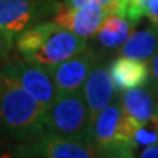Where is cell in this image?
Here are the masks:
<instances>
[{
    "label": "cell",
    "mask_w": 158,
    "mask_h": 158,
    "mask_svg": "<svg viewBox=\"0 0 158 158\" xmlns=\"http://www.w3.org/2000/svg\"><path fill=\"white\" fill-rule=\"evenodd\" d=\"M46 132L41 106L15 79L0 71V138L23 144Z\"/></svg>",
    "instance_id": "cell-1"
},
{
    "label": "cell",
    "mask_w": 158,
    "mask_h": 158,
    "mask_svg": "<svg viewBox=\"0 0 158 158\" xmlns=\"http://www.w3.org/2000/svg\"><path fill=\"white\" fill-rule=\"evenodd\" d=\"M44 123L54 135L91 145L92 118L82 90L57 92L44 111Z\"/></svg>",
    "instance_id": "cell-2"
},
{
    "label": "cell",
    "mask_w": 158,
    "mask_h": 158,
    "mask_svg": "<svg viewBox=\"0 0 158 158\" xmlns=\"http://www.w3.org/2000/svg\"><path fill=\"white\" fill-rule=\"evenodd\" d=\"M61 7L56 0H0V28L16 40L25 29L56 16Z\"/></svg>",
    "instance_id": "cell-3"
},
{
    "label": "cell",
    "mask_w": 158,
    "mask_h": 158,
    "mask_svg": "<svg viewBox=\"0 0 158 158\" xmlns=\"http://www.w3.org/2000/svg\"><path fill=\"white\" fill-rule=\"evenodd\" d=\"M121 92H116L112 102L92 120L91 145L100 157H133L135 146L116 141L118 121L121 117Z\"/></svg>",
    "instance_id": "cell-4"
},
{
    "label": "cell",
    "mask_w": 158,
    "mask_h": 158,
    "mask_svg": "<svg viewBox=\"0 0 158 158\" xmlns=\"http://www.w3.org/2000/svg\"><path fill=\"white\" fill-rule=\"evenodd\" d=\"M0 71L15 79L44 111L57 95V88L50 71L37 63L27 61L25 58L6 59V62L0 66Z\"/></svg>",
    "instance_id": "cell-5"
},
{
    "label": "cell",
    "mask_w": 158,
    "mask_h": 158,
    "mask_svg": "<svg viewBox=\"0 0 158 158\" xmlns=\"http://www.w3.org/2000/svg\"><path fill=\"white\" fill-rule=\"evenodd\" d=\"M87 46L88 40L59 25L37 50L23 58L52 71L63 61L86 50Z\"/></svg>",
    "instance_id": "cell-6"
},
{
    "label": "cell",
    "mask_w": 158,
    "mask_h": 158,
    "mask_svg": "<svg viewBox=\"0 0 158 158\" xmlns=\"http://www.w3.org/2000/svg\"><path fill=\"white\" fill-rule=\"evenodd\" d=\"M20 157H48V158H92L100 157L90 144L61 137L52 132L34 141L23 142L16 149Z\"/></svg>",
    "instance_id": "cell-7"
},
{
    "label": "cell",
    "mask_w": 158,
    "mask_h": 158,
    "mask_svg": "<svg viewBox=\"0 0 158 158\" xmlns=\"http://www.w3.org/2000/svg\"><path fill=\"white\" fill-rule=\"evenodd\" d=\"M110 7L88 4L83 7H61L54 16L58 25L74 32L78 36L90 40L103 25L104 20L112 15Z\"/></svg>",
    "instance_id": "cell-8"
},
{
    "label": "cell",
    "mask_w": 158,
    "mask_h": 158,
    "mask_svg": "<svg viewBox=\"0 0 158 158\" xmlns=\"http://www.w3.org/2000/svg\"><path fill=\"white\" fill-rule=\"evenodd\" d=\"M106 59L107 58L98 57L82 87L92 120L103 108L110 104L116 95L110 74V63Z\"/></svg>",
    "instance_id": "cell-9"
},
{
    "label": "cell",
    "mask_w": 158,
    "mask_h": 158,
    "mask_svg": "<svg viewBox=\"0 0 158 158\" xmlns=\"http://www.w3.org/2000/svg\"><path fill=\"white\" fill-rule=\"evenodd\" d=\"M98 56L87 46L86 50L63 61L50 71L57 92L82 90L88 73L95 65Z\"/></svg>",
    "instance_id": "cell-10"
},
{
    "label": "cell",
    "mask_w": 158,
    "mask_h": 158,
    "mask_svg": "<svg viewBox=\"0 0 158 158\" xmlns=\"http://www.w3.org/2000/svg\"><path fill=\"white\" fill-rule=\"evenodd\" d=\"M133 28L135 25L125 16L112 13L104 20L95 36L90 38L92 44L88 48L102 58L116 56L123 44L133 33Z\"/></svg>",
    "instance_id": "cell-11"
},
{
    "label": "cell",
    "mask_w": 158,
    "mask_h": 158,
    "mask_svg": "<svg viewBox=\"0 0 158 158\" xmlns=\"http://www.w3.org/2000/svg\"><path fill=\"white\" fill-rule=\"evenodd\" d=\"M110 74L116 92H124L135 87L145 86L149 78V69L145 61L116 56L110 63Z\"/></svg>",
    "instance_id": "cell-12"
},
{
    "label": "cell",
    "mask_w": 158,
    "mask_h": 158,
    "mask_svg": "<svg viewBox=\"0 0 158 158\" xmlns=\"http://www.w3.org/2000/svg\"><path fill=\"white\" fill-rule=\"evenodd\" d=\"M123 112L142 125L158 113V94L150 86L135 87L121 92Z\"/></svg>",
    "instance_id": "cell-13"
},
{
    "label": "cell",
    "mask_w": 158,
    "mask_h": 158,
    "mask_svg": "<svg viewBox=\"0 0 158 158\" xmlns=\"http://www.w3.org/2000/svg\"><path fill=\"white\" fill-rule=\"evenodd\" d=\"M158 50V25L141 29L132 33L123 44L116 56H124L148 62Z\"/></svg>",
    "instance_id": "cell-14"
},
{
    "label": "cell",
    "mask_w": 158,
    "mask_h": 158,
    "mask_svg": "<svg viewBox=\"0 0 158 158\" xmlns=\"http://www.w3.org/2000/svg\"><path fill=\"white\" fill-rule=\"evenodd\" d=\"M59 25L56 21H42L40 24H36L31 28L25 29L16 37L17 52L21 54V57H27L28 54L33 53L34 50L42 45V42L56 31Z\"/></svg>",
    "instance_id": "cell-15"
},
{
    "label": "cell",
    "mask_w": 158,
    "mask_h": 158,
    "mask_svg": "<svg viewBox=\"0 0 158 158\" xmlns=\"http://www.w3.org/2000/svg\"><path fill=\"white\" fill-rule=\"evenodd\" d=\"M133 144L135 148L158 145V113L136 131L133 136Z\"/></svg>",
    "instance_id": "cell-16"
},
{
    "label": "cell",
    "mask_w": 158,
    "mask_h": 158,
    "mask_svg": "<svg viewBox=\"0 0 158 158\" xmlns=\"http://www.w3.org/2000/svg\"><path fill=\"white\" fill-rule=\"evenodd\" d=\"M88 4H95V6L110 7L113 13L125 16L128 0H63V7H83Z\"/></svg>",
    "instance_id": "cell-17"
},
{
    "label": "cell",
    "mask_w": 158,
    "mask_h": 158,
    "mask_svg": "<svg viewBox=\"0 0 158 158\" xmlns=\"http://www.w3.org/2000/svg\"><path fill=\"white\" fill-rule=\"evenodd\" d=\"M148 0H128L125 17L136 25L142 17H145V6Z\"/></svg>",
    "instance_id": "cell-18"
},
{
    "label": "cell",
    "mask_w": 158,
    "mask_h": 158,
    "mask_svg": "<svg viewBox=\"0 0 158 158\" xmlns=\"http://www.w3.org/2000/svg\"><path fill=\"white\" fill-rule=\"evenodd\" d=\"M13 44H15V37L0 28V62L8 59L9 53H11L13 48Z\"/></svg>",
    "instance_id": "cell-19"
},
{
    "label": "cell",
    "mask_w": 158,
    "mask_h": 158,
    "mask_svg": "<svg viewBox=\"0 0 158 158\" xmlns=\"http://www.w3.org/2000/svg\"><path fill=\"white\" fill-rule=\"evenodd\" d=\"M148 69H149V78L146 85L158 94V50L148 61Z\"/></svg>",
    "instance_id": "cell-20"
},
{
    "label": "cell",
    "mask_w": 158,
    "mask_h": 158,
    "mask_svg": "<svg viewBox=\"0 0 158 158\" xmlns=\"http://www.w3.org/2000/svg\"><path fill=\"white\" fill-rule=\"evenodd\" d=\"M145 17L149 19L154 25H158V0H148L145 6Z\"/></svg>",
    "instance_id": "cell-21"
}]
</instances>
